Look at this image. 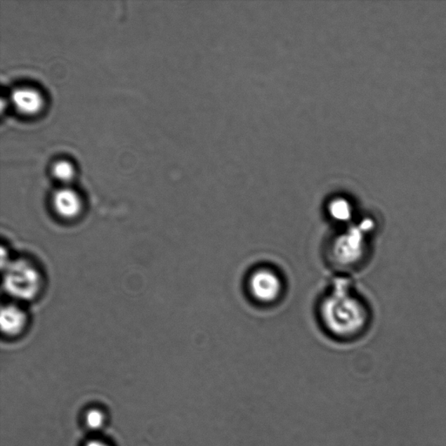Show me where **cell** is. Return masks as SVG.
Masks as SVG:
<instances>
[{"label":"cell","mask_w":446,"mask_h":446,"mask_svg":"<svg viewBox=\"0 0 446 446\" xmlns=\"http://www.w3.org/2000/svg\"><path fill=\"white\" fill-rule=\"evenodd\" d=\"M372 225L371 221H365L360 226L350 228L333 240L329 257L336 266L355 268L362 263L368 254L367 233Z\"/></svg>","instance_id":"2"},{"label":"cell","mask_w":446,"mask_h":446,"mask_svg":"<svg viewBox=\"0 0 446 446\" xmlns=\"http://www.w3.org/2000/svg\"><path fill=\"white\" fill-rule=\"evenodd\" d=\"M42 287L41 272L27 260H17L6 265L4 289L18 300H31L37 296Z\"/></svg>","instance_id":"3"},{"label":"cell","mask_w":446,"mask_h":446,"mask_svg":"<svg viewBox=\"0 0 446 446\" xmlns=\"http://www.w3.org/2000/svg\"><path fill=\"white\" fill-rule=\"evenodd\" d=\"M284 289L279 275L270 268H260L250 275L249 289L254 299L270 303L280 297Z\"/></svg>","instance_id":"4"},{"label":"cell","mask_w":446,"mask_h":446,"mask_svg":"<svg viewBox=\"0 0 446 446\" xmlns=\"http://www.w3.org/2000/svg\"><path fill=\"white\" fill-rule=\"evenodd\" d=\"M86 446H107V445L106 444H104L103 442L93 440L89 442V443L86 445Z\"/></svg>","instance_id":"11"},{"label":"cell","mask_w":446,"mask_h":446,"mask_svg":"<svg viewBox=\"0 0 446 446\" xmlns=\"http://www.w3.org/2000/svg\"><path fill=\"white\" fill-rule=\"evenodd\" d=\"M1 329L4 334L14 336L20 334L27 324V315L20 307L8 304L2 307Z\"/></svg>","instance_id":"6"},{"label":"cell","mask_w":446,"mask_h":446,"mask_svg":"<svg viewBox=\"0 0 446 446\" xmlns=\"http://www.w3.org/2000/svg\"><path fill=\"white\" fill-rule=\"evenodd\" d=\"M53 175L57 179L63 181H70L74 177V168L67 162H57L53 166Z\"/></svg>","instance_id":"9"},{"label":"cell","mask_w":446,"mask_h":446,"mask_svg":"<svg viewBox=\"0 0 446 446\" xmlns=\"http://www.w3.org/2000/svg\"><path fill=\"white\" fill-rule=\"evenodd\" d=\"M12 99L17 110L25 114H34L41 110V93L32 88H19L13 93Z\"/></svg>","instance_id":"7"},{"label":"cell","mask_w":446,"mask_h":446,"mask_svg":"<svg viewBox=\"0 0 446 446\" xmlns=\"http://www.w3.org/2000/svg\"><path fill=\"white\" fill-rule=\"evenodd\" d=\"M320 315L328 332L343 339L362 334L372 321L368 303L343 284L337 285L322 301Z\"/></svg>","instance_id":"1"},{"label":"cell","mask_w":446,"mask_h":446,"mask_svg":"<svg viewBox=\"0 0 446 446\" xmlns=\"http://www.w3.org/2000/svg\"><path fill=\"white\" fill-rule=\"evenodd\" d=\"M329 215L339 222H347L353 216V206L346 199H336L329 206Z\"/></svg>","instance_id":"8"},{"label":"cell","mask_w":446,"mask_h":446,"mask_svg":"<svg viewBox=\"0 0 446 446\" xmlns=\"http://www.w3.org/2000/svg\"><path fill=\"white\" fill-rule=\"evenodd\" d=\"M103 413L98 411V409H91L86 417V423L90 429L99 430L103 427L104 424Z\"/></svg>","instance_id":"10"},{"label":"cell","mask_w":446,"mask_h":446,"mask_svg":"<svg viewBox=\"0 0 446 446\" xmlns=\"http://www.w3.org/2000/svg\"><path fill=\"white\" fill-rule=\"evenodd\" d=\"M53 206L57 215L65 220L75 219L81 215L83 208L81 197L70 188L57 191L53 197Z\"/></svg>","instance_id":"5"}]
</instances>
